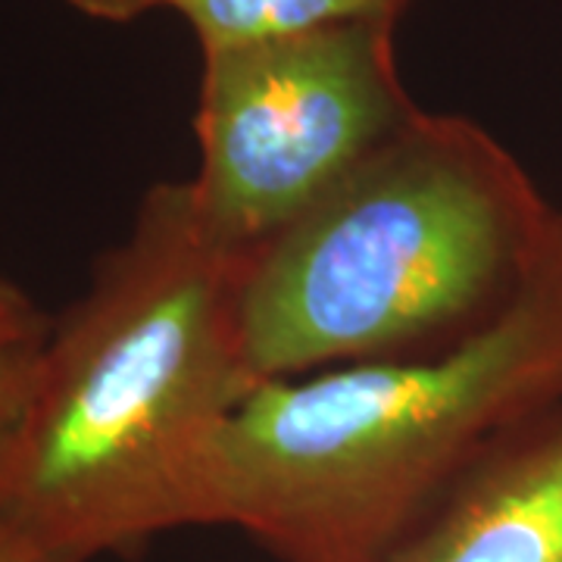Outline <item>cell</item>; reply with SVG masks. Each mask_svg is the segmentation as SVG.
I'll use <instances>...</instances> for the list:
<instances>
[{"mask_svg": "<svg viewBox=\"0 0 562 562\" xmlns=\"http://www.w3.org/2000/svg\"><path fill=\"white\" fill-rule=\"evenodd\" d=\"M241 257L210 232L188 181L144 194L0 422L10 557H135L198 525L206 450L260 384L238 328Z\"/></svg>", "mask_w": 562, "mask_h": 562, "instance_id": "obj_1", "label": "cell"}, {"mask_svg": "<svg viewBox=\"0 0 562 562\" xmlns=\"http://www.w3.org/2000/svg\"><path fill=\"white\" fill-rule=\"evenodd\" d=\"M562 406V213L522 291L435 357L257 384L206 450L198 525L279 562H387L497 443Z\"/></svg>", "mask_w": 562, "mask_h": 562, "instance_id": "obj_2", "label": "cell"}, {"mask_svg": "<svg viewBox=\"0 0 562 562\" xmlns=\"http://www.w3.org/2000/svg\"><path fill=\"white\" fill-rule=\"evenodd\" d=\"M557 213L479 122L419 113L301 220L244 250L250 375L460 347L516 301Z\"/></svg>", "mask_w": 562, "mask_h": 562, "instance_id": "obj_3", "label": "cell"}, {"mask_svg": "<svg viewBox=\"0 0 562 562\" xmlns=\"http://www.w3.org/2000/svg\"><path fill=\"white\" fill-rule=\"evenodd\" d=\"M391 22L201 50V166L188 179L210 232L250 250L301 220L422 110Z\"/></svg>", "mask_w": 562, "mask_h": 562, "instance_id": "obj_4", "label": "cell"}, {"mask_svg": "<svg viewBox=\"0 0 562 562\" xmlns=\"http://www.w3.org/2000/svg\"><path fill=\"white\" fill-rule=\"evenodd\" d=\"M387 562H562V406L475 462Z\"/></svg>", "mask_w": 562, "mask_h": 562, "instance_id": "obj_5", "label": "cell"}, {"mask_svg": "<svg viewBox=\"0 0 562 562\" xmlns=\"http://www.w3.org/2000/svg\"><path fill=\"white\" fill-rule=\"evenodd\" d=\"M413 0H162L191 25L201 50L306 35L353 22L397 25Z\"/></svg>", "mask_w": 562, "mask_h": 562, "instance_id": "obj_6", "label": "cell"}, {"mask_svg": "<svg viewBox=\"0 0 562 562\" xmlns=\"http://www.w3.org/2000/svg\"><path fill=\"white\" fill-rule=\"evenodd\" d=\"M47 328H50V319H44L41 313L0 325V422L20 397L25 375L38 357V347Z\"/></svg>", "mask_w": 562, "mask_h": 562, "instance_id": "obj_7", "label": "cell"}, {"mask_svg": "<svg viewBox=\"0 0 562 562\" xmlns=\"http://www.w3.org/2000/svg\"><path fill=\"white\" fill-rule=\"evenodd\" d=\"M72 10L85 13L88 20L101 22H135L150 10H162V0H66Z\"/></svg>", "mask_w": 562, "mask_h": 562, "instance_id": "obj_8", "label": "cell"}, {"mask_svg": "<svg viewBox=\"0 0 562 562\" xmlns=\"http://www.w3.org/2000/svg\"><path fill=\"white\" fill-rule=\"evenodd\" d=\"M38 310L32 306V301L22 294L20 288H13L7 279H0V325L3 322H20L35 316Z\"/></svg>", "mask_w": 562, "mask_h": 562, "instance_id": "obj_9", "label": "cell"}, {"mask_svg": "<svg viewBox=\"0 0 562 562\" xmlns=\"http://www.w3.org/2000/svg\"><path fill=\"white\" fill-rule=\"evenodd\" d=\"M0 562H22V560H16V557H10V553H7V550L0 547Z\"/></svg>", "mask_w": 562, "mask_h": 562, "instance_id": "obj_10", "label": "cell"}]
</instances>
